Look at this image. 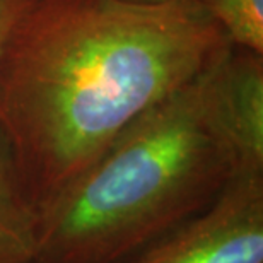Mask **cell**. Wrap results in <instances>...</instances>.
<instances>
[{
  "label": "cell",
  "instance_id": "obj_1",
  "mask_svg": "<svg viewBox=\"0 0 263 263\" xmlns=\"http://www.w3.org/2000/svg\"><path fill=\"white\" fill-rule=\"evenodd\" d=\"M231 45L192 0H38L0 59V128L40 219L127 125Z\"/></svg>",
  "mask_w": 263,
  "mask_h": 263
},
{
  "label": "cell",
  "instance_id": "obj_2",
  "mask_svg": "<svg viewBox=\"0 0 263 263\" xmlns=\"http://www.w3.org/2000/svg\"><path fill=\"white\" fill-rule=\"evenodd\" d=\"M241 170L203 72L139 115L40 219L34 263H120L209 209Z\"/></svg>",
  "mask_w": 263,
  "mask_h": 263
},
{
  "label": "cell",
  "instance_id": "obj_3",
  "mask_svg": "<svg viewBox=\"0 0 263 263\" xmlns=\"http://www.w3.org/2000/svg\"><path fill=\"white\" fill-rule=\"evenodd\" d=\"M120 263H263V170H239L209 209Z\"/></svg>",
  "mask_w": 263,
  "mask_h": 263
},
{
  "label": "cell",
  "instance_id": "obj_4",
  "mask_svg": "<svg viewBox=\"0 0 263 263\" xmlns=\"http://www.w3.org/2000/svg\"><path fill=\"white\" fill-rule=\"evenodd\" d=\"M203 81L241 170H263V53L231 45L205 68Z\"/></svg>",
  "mask_w": 263,
  "mask_h": 263
},
{
  "label": "cell",
  "instance_id": "obj_5",
  "mask_svg": "<svg viewBox=\"0 0 263 263\" xmlns=\"http://www.w3.org/2000/svg\"><path fill=\"white\" fill-rule=\"evenodd\" d=\"M40 214L26 195L12 149L0 128V263H34Z\"/></svg>",
  "mask_w": 263,
  "mask_h": 263
},
{
  "label": "cell",
  "instance_id": "obj_6",
  "mask_svg": "<svg viewBox=\"0 0 263 263\" xmlns=\"http://www.w3.org/2000/svg\"><path fill=\"white\" fill-rule=\"evenodd\" d=\"M228 34L231 43L263 53V0H192Z\"/></svg>",
  "mask_w": 263,
  "mask_h": 263
},
{
  "label": "cell",
  "instance_id": "obj_7",
  "mask_svg": "<svg viewBox=\"0 0 263 263\" xmlns=\"http://www.w3.org/2000/svg\"><path fill=\"white\" fill-rule=\"evenodd\" d=\"M38 0H0V59L21 21Z\"/></svg>",
  "mask_w": 263,
  "mask_h": 263
},
{
  "label": "cell",
  "instance_id": "obj_8",
  "mask_svg": "<svg viewBox=\"0 0 263 263\" xmlns=\"http://www.w3.org/2000/svg\"><path fill=\"white\" fill-rule=\"evenodd\" d=\"M135 2H162V0H135Z\"/></svg>",
  "mask_w": 263,
  "mask_h": 263
}]
</instances>
